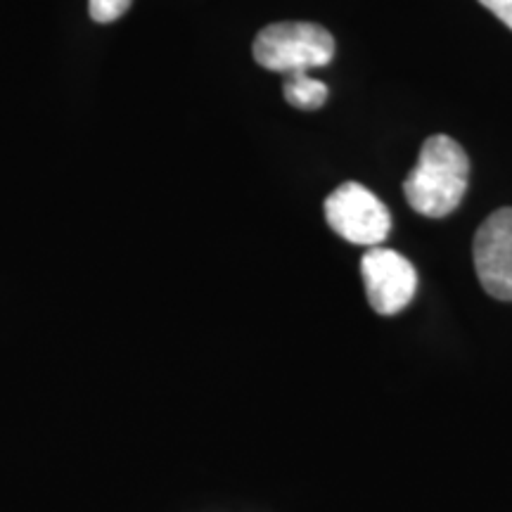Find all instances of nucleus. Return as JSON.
<instances>
[{"instance_id":"nucleus-5","label":"nucleus","mask_w":512,"mask_h":512,"mask_svg":"<svg viewBox=\"0 0 512 512\" xmlns=\"http://www.w3.org/2000/svg\"><path fill=\"white\" fill-rule=\"evenodd\" d=\"M472 256L484 290L494 299L512 302V207L494 211L479 226Z\"/></svg>"},{"instance_id":"nucleus-8","label":"nucleus","mask_w":512,"mask_h":512,"mask_svg":"<svg viewBox=\"0 0 512 512\" xmlns=\"http://www.w3.org/2000/svg\"><path fill=\"white\" fill-rule=\"evenodd\" d=\"M486 10H491L505 27L512 29V0H479Z\"/></svg>"},{"instance_id":"nucleus-6","label":"nucleus","mask_w":512,"mask_h":512,"mask_svg":"<svg viewBox=\"0 0 512 512\" xmlns=\"http://www.w3.org/2000/svg\"><path fill=\"white\" fill-rule=\"evenodd\" d=\"M283 95L297 110H318L328 100V86L323 81L313 79L309 72H297L285 79Z\"/></svg>"},{"instance_id":"nucleus-1","label":"nucleus","mask_w":512,"mask_h":512,"mask_svg":"<svg viewBox=\"0 0 512 512\" xmlns=\"http://www.w3.org/2000/svg\"><path fill=\"white\" fill-rule=\"evenodd\" d=\"M470 181V159L448 136L425 140L415 169L403 181V195L418 214L427 219H444L463 202Z\"/></svg>"},{"instance_id":"nucleus-2","label":"nucleus","mask_w":512,"mask_h":512,"mask_svg":"<svg viewBox=\"0 0 512 512\" xmlns=\"http://www.w3.org/2000/svg\"><path fill=\"white\" fill-rule=\"evenodd\" d=\"M335 57V38L311 22H280L254 38V60L268 72L297 74L325 67Z\"/></svg>"},{"instance_id":"nucleus-3","label":"nucleus","mask_w":512,"mask_h":512,"mask_svg":"<svg viewBox=\"0 0 512 512\" xmlns=\"http://www.w3.org/2000/svg\"><path fill=\"white\" fill-rule=\"evenodd\" d=\"M325 219L351 245L380 247L392 230V214L384 202L361 183H342L325 200Z\"/></svg>"},{"instance_id":"nucleus-4","label":"nucleus","mask_w":512,"mask_h":512,"mask_svg":"<svg viewBox=\"0 0 512 512\" xmlns=\"http://www.w3.org/2000/svg\"><path fill=\"white\" fill-rule=\"evenodd\" d=\"M368 302L380 316H396L418 292V271L406 256L387 247H370L361 259Z\"/></svg>"},{"instance_id":"nucleus-7","label":"nucleus","mask_w":512,"mask_h":512,"mask_svg":"<svg viewBox=\"0 0 512 512\" xmlns=\"http://www.w3.org/2000/svg\"><path fill=\"white\" fill-rule=\"evenodd\" d=\"M131 8V0H88V12L95 22L107 24L119 19L124 12Z\"/></svg>"}]
</instances>
